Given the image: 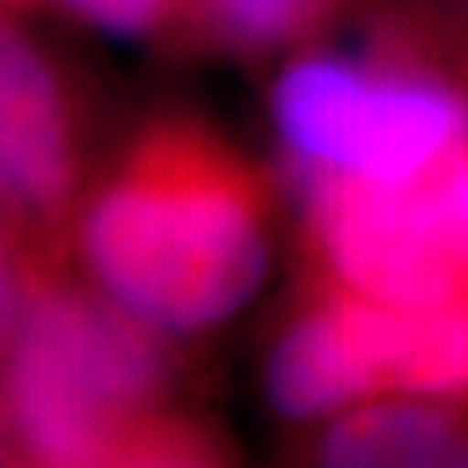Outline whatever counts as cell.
Returning a JSON list of instances; mask_svg holds the SVG:
<instances>
[{"label":"cell","instance_id":"cell-1","mask_svg":"<svg viewBox=\"0 0 468 468\" xmlns=\"http://www.w3.org/2000/svg\"><path fill=\"white\" fill-rule=\"evenodd\" d=\"M80 253L101 295L133 316L205 334L268 282V181L208 125L156 122L94 191Z\"/></svg>","mask_w":468,"mask_h":468},{"label":"cell","instance_id":"cell-2","mask_svg":"<svg viewBox=\"0 0 468 468\" xmlns=\"http://www.w3.org/2000/svg\"><path fill=\"white\" fill-rule=\"evenodd\" d=\"M164 330L108 295L35 284L11 334L4 410L46 465H185L212 434L174 410L177 357Z\"/></svg>","mask_w":468,"mask_h":468},{"label":"cell","instance_id":"cell-3","mask_svg":"<svg viewBox=\"0 0 468 468\" xmlns=\"http://www.w3.org/2000/svg\"><path fill=\"white\" fill-rule=\"evenodd\" d=\"M292 170L417 185L468 143V56L434 21L388 15L365 52H305L271 87Z\"/></svg>","mask_w":468,"mask_h":468},{"label":"cell","instance_id":"cell-4","mask_svg":"<svg viewBox=\"0 0 468 468\" xmlns=\"http://www.w3.org/2000/svg\"><path fill=\"white\" fill-rule=\"evenodd\" d=\"M295 177L319 278L406 309L465 299L420 181L378 185L313 170Z\"/></svg>","mask_w":468,"mask_h":468},{"label":"cell","instance_id":"cell-5","mask_svg":"<svg viewBox=\"0 0 468 468\" xmlns=\"http://www.w3.org/2000/svg\"><path fill=\"white\" fill-rule=\"evenodd\" d=\"M77 185L73 108L46 52L0 21V216L52 226Z\"/></svg>","mask_w":468,"mask_h":468},{"label":"cell","instance_id":"cell-6","mask_svg":"<svg viewBox=\"0 0 468 468\" xmlns=\"http://www.w3.org/2000/svg\"><path fill=\"white\" fill-rule=\"evenodd\" d=\"M264 392L278 417L302 427L371 402L351 292L319 278L295 302L268 347Z\"/></svg>","mask_w":468,"mask_h":468},{"label":"cell","instance_id":"cell-7","mask_svg":"<svg viewBox=\"0 0 468 468\" xmlns=\"http://www.w3.org/2000/svg\"><path fill=\"white\" fill-rule=\"evenodd\" d=\"M305 454L330 468L468 465V399L388 396L316 423Z\"/></svg>","mask_w":468,"mask_h":468},{"label":"cell","instance_id":"cell-8","mask_svg":"<svg viewBox=\"0 0 468 468\" xmlns=\"http://www.w3.org/2000/svg\"><path fill=\"white\" fill-rule=\"evenodd\" d=\"M354 0H185V11L216 46L239 56L299 46L319 35Z\"/></svg>","mask_w":468,"mask_h":468},{"label":"cell","instance_id":"cell-9","mask_svg":"<svg viewBox=\"0 0 468 468\" xmlns=\"http://www.w3.org/2000/svg\"><path fill=\"white\" fill-rule=\"evenodd\" d=\"M420 185L431 205L444 253L468 299V143L462 150H454L434 174H427Z\"/></svg>","mask_w":468,"mask_h":468},{"label":"cell","instance_id":"cell-10","mask_svg":"<svg viewBox=\"0 0 468 468\" xmlns=\"http://www.w3.org/2000/svg\"><path fill=\"white\" fill-rule=\"evenodd\" d=\"M69 15L115 38H150L170 17L185 11V0H59Z\"/></svg>","mask_w":468,"mask_h":468},{"label":"cell","instance_id":"cell-11","mask_svg":"<svg viewBox=\"0 0 468 468\" xmlns=\"http://www.w3.org/2000/svg\"><path fill=\"white\" fill-rule=\"evenodd\" d=\"M21 305H25V292H21V278H17L15 264H11V253L0 243V344L15 334L17 316H21Z\"/></svg>","mask_w":468,"mask_h":468}]
</instances>
